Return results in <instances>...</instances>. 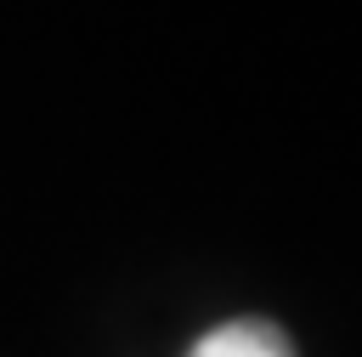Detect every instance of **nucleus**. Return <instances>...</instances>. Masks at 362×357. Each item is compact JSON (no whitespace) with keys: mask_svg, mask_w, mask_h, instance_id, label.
Segmentation results:
<instances>
[{"mask_svg":"<svg viewBox=\"0 0 362 357\" xmlns=\"http://www.w3.org/2000/svg\"><path fill=\"white\" fill-rule=\"evenodd\" d=\"M187 357H294V346H288V334H283L277 323H266V317H232V323L204 329V334L187 346Z\"/></svg>","mask_w":362,"mask_h":357,"instance_id":"1","label":"nucleus"}]
</instances>
